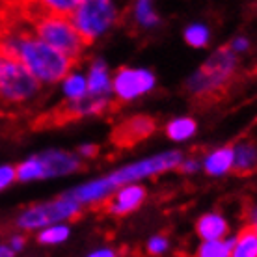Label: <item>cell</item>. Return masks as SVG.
Returning <instances> with one entry per match:
<instances>
[{"label": "cell", "mask_w": 257, "mask_h": 257, "mask_svg": "<svg viewBox=\"0 0 257 257\" xmlns=\"http://www.w3.org/2000/svg\"><path fill=\"white\" fill-rule=\"evenodd\" d=\"M183 162V157L177 151H170V153L164 155H157V157H151V159H146L142 162H136V164H131L127 168H121L117 170L110 177H104V179H97L91 181L88 185H84L80 188H75L71 190L67 196L73 198L78 205L80 203H97L101 199L108 198L112 190L123 187V185H128L136 179H142V177H148V175H157L162 174L166 170H172V168H177Z\"/></svg>", "instance_id": "1"}, {"label": "cell", "mask_w": 257, "mask_h": 257, "mask_svg": "<svg viewBox=\"0 0 257 257\" xmlns=\"http://www.w3.org/2000/svg\"><path fill=\"white\" fill-rule=\"evenodd\" d=\"M237 56L229 47L220 49L211 60L201 65V69L187 82V90L201 106H211L224 99L229 86L235 82Z\"/></svg>", "instance_id": "2"}, {"label": "cell", "mask_w": 257, "mask_h": 257, "mask_svg": "<svg viewBox=\"0 0 257 257\" xmlns=\"http://www.w3.org/2000/svg\"><path fill=\"white\" fill-rule=\"evenodd\" d=\"M41 91V82L15 58L0 54V101L19 106L32 101Z\"/></svg>", "instance_id": "3"}, {"label": "cell", "mask_w": 257, "mask_h": 257, "mask_svg": "<svg viewBox=\"0 0 257 257\" xmlns=\"http://www.w3.org/2000/svg\"><path fill=\"white\" fill-rule=\"evenodd\" d=\"M117 17L119 10L112 2L90 0V2H78V8L71 15V25L84 43L90 45L97 36H101L112 25H116Z\"/></svg>", "instance_id": "4"}, {"label": "cell", "mask_w": 257, "mask_h": 257, "mask_svg": "<svg viewBox=\"0 0 257 257\" xmlns=\"http://www.w3.org/2000/svg\"><path fill=\"white\" fill-rule=\"evenodd\" d=\"M78 214V203L67 194L62 196L56 201L41 203V205L26 209L17 220V225L21 229H38L43 225H49L52 222H58L64 218H73Z\"/></svg>", "instance_id": "5"}, {"label": "cell", "mask_w": 257, "mask_h": 257, "mask_svg": "<svg viewBox=\"0 0 257 257\" xmlns=\"http://www.w3.org/2000/svg\"><path fill=\"white\" fill-rule=\"evenodd\" d=\"M157 128V123H155L153 117L149 116H133L125 119L123 123H119L114 131H112V136L110 140L114 146L117 148H133L138 142L146 140L148 136H151Z\"/></svg>", "instance_id": "6"}, {"label": "cell", "mask_w": 257, "mask_h": 257, "mask_svg": "<svg viewBox=\"0 0 257 257\" xmlns=\"http://www.w3.org/2000/svg\"><path fill=\"white\" fill-rule=\"evenodd\" d=\"M153 86L155 77L146 69H121L112 84L116 95L123 101H131V99L149 91Z\"/></svg>", "instance_id": "7"}, {"label": "cell", "mask_w": 257, "mask_h": 257, "mask_svg": "<svg viewBox=\"0 0 257 257\" xmlns=\"http://www.w3.org/2000/svg\"><path fill=\"white\" fill-rule=\"evenodd\" d=\"M144 199H146V188L140 185H128L117 194L104 199L103 209L110 214L123 216V214H128L135 209H138L144 203Z\"/></svg>", "instance_id": "8"}, {"label": "cell", "mask_w": 257, "mask_h": 257, "mask_svg": "<svg viewBox=\"0 0 257 257\" xmlns=\"http://www.w3.org/2000/svg\"><path fill=\"white\" fill-rule=\"evenodd\" d=\"M41 166H43V177H54V175H65L71 174L80 168V162L69 153L62 151H51L39 157Z\"/></svg>", "instance_id": "9"}, {"label": "cell", "mask_w": 257, "mask_h": 257, "mask_svg": "<svg viewBox=\"0 0 257 257\" xmlns=\"http://www.w3.org/2000/svg\"><path fill=\"white\" fill-rule=\"evenodd\" d=\"M196 231L205 242H212V240H220L227 233V224H225V220L220 214L209 212V214H203L198 220Z\"/></svg>", "instance_id": "10"}, {"label": "cell", "mask_w": 257, "mask_h": 257, "mask_svg": "<svg viewBox=\"0 0 257 257\" xmlns=\"http://www.w3.org/2000/svg\"><path fill=\"white\" fill-rule=\"evenodd\" d=\"M257 166V144L255 142H242L235 149L233 157V170L238 175H248Z\"/></svg>", "instance_id": "11"}, {"label": "cell", "mask_w": 257, "mask_h": 257, "mask_svg": "<svg viewBox=\"0 0 257 257\" xmlns=\"http://www.w3.org/2000/svg\"><path fill=\"white\" fill-rule=\"evenodd\" d=\"M231 257H257V227L246 225L233 240Z\"/></svg>", "instance_id": "12"}, {"label": "cell", "mask_w": 257, "mask_h": 257, "mask_svg": "<svg viewBox=\"0 0 257 257\" xmlns=\"http://www.w3.org/2000/svg\"><path fill=\"white\" fill-rule=\"evenodd\" d=\"M233 157H235V148L227 146L218 151H214L207 157L205 161V170L207 174L211 175H222L225 172H229L233 168Z\"/></svg>", "instance_id": "13"}, {"label": "cell", "mask_w": 257, "mask_h": 257, "mask_svg": "<svg viewBox=\"0 0 257 257\" xmlns=\"http://www.w3.org/2000/svg\"><path fill=\"white\" fill-rule=\"evenodd\" d=\"M112 88V84L108 80V73H106V65L97 60L95 64L91 65L90 69V78H88V93L91 97H103L106 91Z\"/></svg>", "instance_id": "14"}, {"label": "cell", "mask_w": 257, "mask_h": 257, "mask_svg": "<svg viewBox=\"0 0 257 257\" xmlns=\"http://www.w3.org/2000/svg\"><path fill=\"white\" fill-rule=\"evenodd\" d=\"M196 133V121L190 119V117H179V119H174V121L168 123L166 127V135L175 142L187 140Z\"/></svg>", "instance_id": "15"}, {"label": "cell", "mask_w": 257, "mask_h": 257, "mask_svg": "<svg viewBox=\"0 0 257 257\" xmlns=\"http://www.w3.org/2000/svg\"><path fill=\"white\" fill-rule=\"evenodd\" d=\"M64 91L69 101H82L88 97V80L80 75H69L64 80Z\"/></svg>", "instance_id": "16"}, {"label": "cell", "mask_w": 257, "mask_h": 257, "mask_svg": "<svg viewBox=\"0 0 257 257\" xmlns=\"http://www.w3.org/2000/svg\"><path fill=\"white\" fill-rule=\"evenodd\" d=\"M233 242H224V240H212V242H203L199 246L194 257H231Z\"/></svg>", "instance_id": "17"}, {"label": "cell", "mask_w": 257, "mask_h": 257, "mask_svg": "<svg viewBox=\"0 0 257 257\" xmlns=\"http://www.w3.org/2000/svg\"><path fill=\"white\" fill-rule=\"evenodd\" d=\"M15 174L19 181H32V179H43V166L39 157H32L28 161L21 162L19 166L15 168Z\"/></svg>", "instance_id": "18"}, {"label": "cell", "mask_w": 257, "mask_h": 257, "mask_svg": "<svg viewBox=\"0 0 257 257\" xmlns=\"http://www.w3.org/2000/svg\"><path fill=\"white\" fill-rule=\"evenodd\" d=\"M185 39L192 47H205L209 41V32L203 25H192L185 30Z\"/></svg>", "instance_id": "19"}, {"label": "cell", "mask_w": 257, "mask_h": 257, "mask_svg": "<svg viewBox=\"0 0 257 257\" xmlns=\"http://www.w3.org/2000/svg\"><path fill=\"white\" fill-rule=\"evenodd\" d=\"M69 235V229L64 227V225H51L43 231L39 233V242L43 244H56V242H62L65 240Z\"/></svg>", "instance_id": "20"}, {"label": "cell", "mask_w": 257, "mask_h": 257, "mask_svg": "<svg viewBox=\"0 0 257 257\" xmlns=\"http://www.w3.org/2000/svg\"><path fill=\"white\" fill-rule=\"evenodd\" d=\"M135 13H136V21L140 23L142 26H153L159 23V17L155 13L153 6L149 2H138L135 4Z\"/></svg>", "instance_id": "21"}, {"label": "cell", "mask_w": 257, "mask_h": 257, "mask_svg": "<svg viewBox=\"0 0 257 257\" xmlns=\"http://www.w3.org/2000/svg\"><path fill=\"white\" fill-rule=\"evenodd\" d=\"M166 250H168V240H166V237L159 235V237H153L151 240H149L148 251L151 253V255H161L162 251H166Z\"/></svg>", "instance_id": "22"}, {"label": "cell", "mask_w": 257, "mask_h": 257, "mask_svg": "<svg viewBox=\"0 0 257 257\" xmlns=\"http://www.w3.org/2000/svg\"><path fill=\"white\" fill-rule=\"evenodd\" d=\"M15 179H17L15 168H12V166H0V190L8 188Z\"/></svg>", "instance_id": "23"}, {"label": "cell", "mask_w": 257, "mask_h": 257, "mask_svg": "<svg viewBox=\"0 0 257 257\" xmlns=\"http://www.w3.org/2000/svg\"><path fill=\"white\" fill-rule=\"evenodd\" d=\"M229 49H231L233 52L244 51V49H248V41H246L244 38H237V39H235V41L231 43V45H229Z\"/></svg>", "instance_id": "24"}, {"label": "cell", "mask_w": 257, "mask_h": 257, "mask_svg": "<svg viewBox=\"0 0 257 257\" xmlns=\"http://www.w3.org/2000/svg\"><path fill=\"white\" fill-rule=\"evenodd\" d=\"M97 151H99V149H97V146H93V144H90V146H82V148H80V155L86 157V159H93V157L97 155Z\"/></svg>", "instance_id": "25"}, {"label": "cell", "mask_w": 257, "mask_h": 257, "mask_svg": "<svg viewBox=\"0 0 257 257\" xmlns=\"http://www.w3.org/2000/svg\"><path fill=\"white\" fill-rule=\"evenodd\" d=\"M23 246H25V237H21V235L12 237V240H10V248H12L13 251H19Z\"/></svg>", "instance_id": "26"}, {"label": "cell", "mask_w": 257, "mask_h": 257, "mask_svg": "<svg viewBox=\"0 0 257 257\" xmlns=\"http://www.w3.org/2000/svg\"><path fill=\"white\" fill-rule=\"evenodd\" d=\"M179 168L185 172V174H190V172H194V170H198V162L196 161H185V159H183V162L179 164Z\"/></svg>", "instance_id": "27"}, {"label": "cell", "mask_w": 257, "mask_h": 257, "mask_svg": "<svg viewBox=\"0 0 257 257\" xmlns=\"http://www.w3.org/2000/svg\"><path fill=\"white\" fill-rule=\"evenodd\" d=\"M15 251L10 248V244H0V257H13Z\"/></svg>", "instance_id": "28"}, {"label": "cell", "mask_w": 257, "mask_h": 257, "mask_svg": "<svg viewBox=\"0 0 257 257\" xmlns=\"http://www.w3.org/2000/svg\"><path fill=\"white\" fill-rule=\"evenodd\" d=\"M90 257H116V253L112 250H99L95 253H91Z\"/></svg>", "instance_id": "29"}, {"label": "cell", "mask_w": 257, "mask_h": 257, "mask_svg": "<svg viewBox=\"0 0 257 257\" xmlns=\"http://www.w3.org/2000/svg\"><path fill=\"white\" fill-rule=\"evenodd\" d=\"M253 218H255V220H253V224H251V225H255V227H257V211H255V214H253Z\"/></svg>", "instance_id": "30"}]
</instances>
